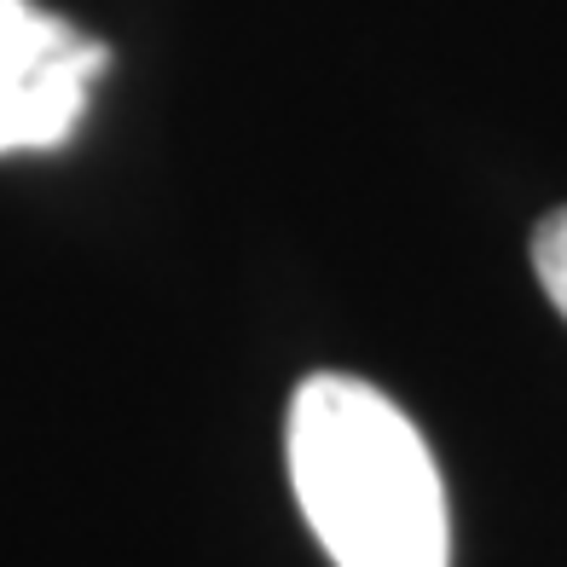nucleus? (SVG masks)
<instances>
[{"label":"nucleus","instance_id":"f257e3e1","mask_svg":"<svg viewBox=\"0 0 567 567\" xmlns=\"http://www.w3.org/2000/svg\"><path fill=\"white\" fill-rule=\"evenodd\" d=\"M290 486L337 567H452V515L434 452L359 377L319 371L290 400Z\"/></svg>","mask_w":567,"mask_h":567},{"label":"nucleus","instance_id":"f03ea898","mask_svg":"<svg viewBox=\"0 0 567 567\" xmlns=\"http://www.w3.org/2000/svg\"><path fill=\"white\" fill-rule=\"evenodd\" d=\"M111 47L35 0H0V157L53 151L87 116Z\"/></svg>","mask_w":567,"mask_h":567},{"label":"nucleus","instance_id":"7ed1b4c3","mask_svg":"<svg viewBox=\"0 0 567 567\" xmlns=\"http://www.w3.org/2000/svg\"><path fill=\"white\" fill-rule=\"evenodd\" d=\"M533 272H538V284H545L550 307L567 319V209L538 220V231H533Z\"/></svg>","mask_w":567,"mask_h":567}]
</instances>
